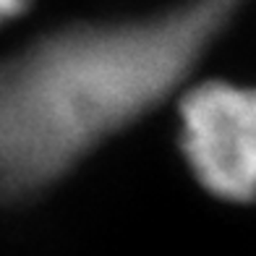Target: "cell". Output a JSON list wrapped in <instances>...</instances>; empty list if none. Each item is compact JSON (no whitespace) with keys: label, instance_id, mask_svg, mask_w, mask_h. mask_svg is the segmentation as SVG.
<instances>
[{"label":"cell","instance_id":"7a4b0ae2","mask_svg":"<svg viewBox=\"0 0 256 256\" xmlns=\"http://www.w3.org/2000/svg\"><path fill=\"white\" fill-rule=\"evenodd\" d=\"M180 146L206 191L256 199V89L206 81L180 100Z\"/></svg>","mask_w":256,"mask_h":256},{"label":"cell","instance_id":"3957f363","mask_svg":"<svg viewBox=\"0 0 256 256\" xmlns=\"http://www.w3.org/2000/svg\"><path fill=\"white\" fill-rule=\"evenodd\" d=\"M29 3L32 0H0V24H6V21L16 18L18 14H24Z\"/></svg>","mask_w":256,"mask_h":256},{"label":"cell","instance_id":"6da1fadb","mask_svg":"<svg viewBox=\"0 0 256 256\" xmlns=\"http://www.w3.org/2000/svg\"><path fill=\"white\" fill-rule=\"evenodd\" d=\"M240 0L76 24L0 60V202L60 180L176 92Z\"/></svg>","mask_w":256,"mask_h":256}]
</instances>
